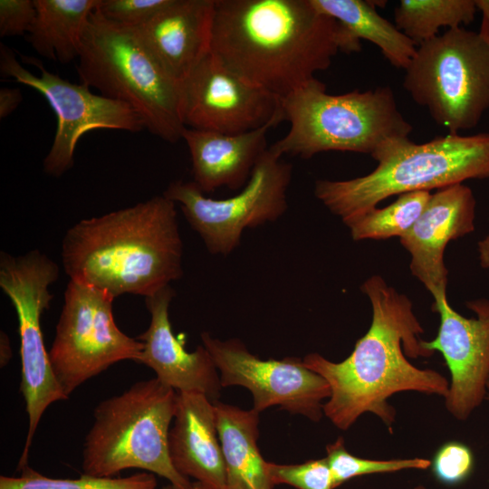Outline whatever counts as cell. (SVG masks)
<instances>
[{
    "instance_id": "obj_23",
    "label": "cell",
    "mask_w": 489,
    "mask_h": 489,
    "mask_svg": "<svg viewBox=\"0 0 489 489\" xmlns=\"http://www.w3.org/2000/svg\"><path fill=\"white\" fill-rule=\"evenodd\" d=\"M321 13L336 19L357 41L377 45L395 67L406 70L417 53L416 43L376 11L371 1L311 0Z\"/></svg>"
},
{
    "instance_id": "obj_34",
    "label": "cell",
    "mask_w": 489,
    "mask_h": 489,
    "mask_svg": "<svg viewBox=\"0 0 489 489\" xmlns=\"http://www.w3.org/2000/svg\"><path fill=\"white\" fill-rule=\"evenodd\" d=\"M12 357V350L10 346V340L8 336L1 331L0 337V362L1 367L5 366Z\"/></svg>"
},
{
    "instance_id": "obj_31",
    "label": "cell",
    "mask_w": 489,
    "mask_h": 489,
    "mask_svg": "<svg viewBox=\"0 0 489 489\" xmlns=\"http://www.w3.org/2000/svg\"><path fill=\"white\" fill-rule=\"evenodd\" d=\"M36 13L34 0H0V36L28 34Z\"/></svg>"
},
{
    "instance_id": "obj_38",
    "label": "cell",
    "mask_w": 489,
    "mask_h": 489,
    "mask_svg": "<svg viewBox=\"0 0 489 489\" xmlns=\"http://www.w3.org/2000/svg\"><path fill=\"white\" fill-rule=\"evenodd\" d=\"M414 489H427V488H426V487L423 486V485H417V486H416Z\"/></svg>"
},
{
    "instance_id": "obj_29",
    "label": "cell",
    "mask_w": 489,
    "mask_h": 489,
    "mask_svg": "<svg viewBox=\"0 0 489 489\" xmlns=\"http://www.w3.org/2000/svg\"><path fill=\"white\" fill-rule=\"evenodd\" d=\"M171 0H99L96 11L110 22L138 28L165 8Z\"/></svg>"
},
{
    "instance_id": "obj_39",
    "label": "cell",
    "mask_w": 489,
    "mask_h": 489,
    "mask_svg": "<svg viewBox=\"0 0 489 489\" xmlns=\"http://www.w3.org/2000/svg\"><path fill=\"white\" fill-rule=\"evenodd\" d=\"M486 388H487V389H488V391H489V379H488ZM487 398L489 399V395H488Z\"/></svg>"
},
{
    "instance_id": "obj_30",
    "label": "cell",
    "mask_w": 489,
    "mask_h": 489,
    "mask_svg": "<svg viewBox=\"0 0 489 489\" xmlns=\"http://www.w3.org/2000/svg\"><path fill=\"white\" fill-rule=\"evenodd\" d=\"M473 468L471 450L458 442L443 446L433 462L435 475L443 483L454 484L465 480Z\"/></svg>"
},
{
    "instance_id": "obj_20",
    "label": "cell",
    "mask_w": 489,
    "mask_h": 489,
    "mask_svg": "<svg viewBox=\"0 0 489 489\" xmlns=\"http://www.w3.org/2000/svg\"><path fill=\"white\" fill-rule=\"evenodd\" d=\"M273 127L236 134L185 128L182 139L190 154L193 182L203 193L245 186L268 149L266 136Z\"/></svg>"
},
{
    "instance_id": "obj_24",
    "label": "cell",
    "mask_w": 489,
    "mask_h": 489,
    "mask_svg": "<svg viewBox=\"0 0 489 489\" xmlns=\"http://www.w3.org/2000/svg\"><path fill=\"white\" fill-rule=\"evenodd\" d=\"M475 0H402L394 11L396 27L417 45L438 35L441 27L472 23Z\"/></svg>"
},
{
    "instance_id": "obj_28",
    "label": "cell",
    "mask_w": 489,
    "mask_h": 489,
    "mask_svg": "<svg viewBox=\"0 0 489 489\" xmlns=\"http://www.w3.org/2000/svg\"><path fill=\"white\" fill-rule=\"evenodd\" d=\"M266 469L273 485L288 484L297 489H334L326 458L297 465L267 462Z\"/></svg>"
},
{
    "instance_id": "obj_19",
    "label": "cell",
    "mask_w": 489,
    "mask_h": 489,
    "mask_svg": "<svg viewBox=\"0 0 489 489\" xmlns=\"http://www.w3.org/2000/svg\"><path fill=\"white\" fill-rule=\"evenodd\" d=\"M168 452L176 470L208 489H227L214 403L199 392H177Z\"/></svg>"
},
{
    "instance_id": "obj_25",
    "label": "cell",
    "mask_w": 489,
    "mask_h": 489,
    "mask_svg": "<svg viewBox=\"0 0 489 489\" xmlns=\"http://www.w3.org/2000/svg\"><path fill=\"white\" fill-rule=\"evenodd\" d=\"M430 196L426 190L401 194L389 206L372 208L344 224L354 241L400 238L418 219Z\"/></svg>"
},
{
    "instance_id": "obj_32",
    "label": "cell",
    "mask_w": 489,
    "mask_h": 489,
    "mask_svg": "<svg viewBox=\"0 0 489 489\" xmlns=\"http://www.w3.org/2000/svg\"><path fill=\"white\" fill-rule=\"evenodd\" d=\"M23 95L18 88L0 89V119L9 116L20 105Z\"/></svg>"
},
{
    "instance_id": "obj_13",
    "label": "cell",
    "mask_w": 489,
    "mask_h": 489,
    "mask_svg": "<svg viewBox=\"0 0 489 489\" xmlns=\"http://www.w3.org/2000/svg\"><path fill=\"white\" fill-rule=\"evenodd\" d=\"M201 340L219 372L222 388H247L254 398L253 408L258 413L279 406L312 421L321 418V401L330 398V385L306 368L302 360H264L252 354L240 340H221L206 331L201 333Z\"/></svg>"
},
{
    "instance_id": "obj_36",
    "label": "cell",
    "mask_w": 489,
    "mask_h": 489,
    "mask_svg": "<svg viewBox=\"0 0 489 489\" xmlns=\"http://www.w3.org/2000/svg\"><path fill=\"white\" fill-rule=\"evenodd\" d=\"M190 489H208V488L203 484L194 481L192 482V485Z\"/></svg>"
},
{
    "instance_id": "obj_12",
    "label": "cell",
    "mask_w": 489,
    "mask_h": 489,
    "mask_svg": "<svg viewBox=\"0 0 489 489\" xmlns=\"http://www.w3.org/2000/svg\"><path fill=\"white\" fill-rule=\"evenodd\" d=\"M22 61L37 67L39 74L25 69L7 45L0 44V72L40 92L57 117L53 144L43 159L46 174L58 177L74 164L79 139L94 129L138 132L145 129L141 118L125 103L93 93L83 83H73L45 69L34 57L21 55Z\"/></svg>"
},
{
    "instance_id": "obj_17",
    "label": "cell",
    "mask_w": 489,
    "mask_h": 489,
    "mask_svg": "<svg viewBox=\"0 0 489 489\" xmlns=\"http://www.w3.org/2000/svg\"><path fill=\"white\" fill-rule=\"evenodd\" d=\"M175 295L169 285L145 298L150 323L138 337L143 342L139 363L150 368L161 383L177 392H199L214 403L222 388L218 370L203 344L189 352L174 335L168 309Z\"/></svg>"
},
{
    "instance_id": "obj_3",
    "label": "cell",
    "mask_w": 489,
    "mask_h": 489,
    "mask_svg": "<svg viewBox=\"0 0 489 489\" xmlns=\"http://www.w3.org/2000/svg\"><path fill=\"white\" fill-rule=\"evenodd\" d=\"M70 280L122 294L150 296L183 275L176 204L156 196L70 227L62 241Z\"/></svg>"
},
{
    "instance_id": "obj_14",
    "label": "cell",
    "mask_w": 489,
    "mask_h": 489,
    "mask_svg": "<svg viewBox=\"0 0 489 489\" xmlns=\"http://www.w3.org/2000/svg\"><path fill=\"white\" fill-rule=\"evenodd\" d=\"M186 128L236 134L284 120L282 100L224 66L211 52L181 83Z\"/></svg>"
},
{
    "instance_id": "obj_6",
    "label": "cell",
    "mask_w": 489,
    "mask_h": 489,
    "mask_svg": "<svg viewBox=\"0 0 489 489\" xmlns=\"http://www.w3.org/2000/svg\"><path fill=\"white\" fill-rule=\"evenodd\" d=\"M286 135L271 147L275 154L311 158L325 151L369 154L385 141L408 137L412 125L388 86L329 94L314 78L283 99Z\"/></svg>"
},
{
    "instance_id": "obj_15",
    "label": "cell",
    "mask_w": 489,
    "mask_h": 489,
    "mask_svg": "<svg viewBox=\"0 0 489 489\" xmlns=\"http://www.w3.org/2000/svg\"><path fill=\"white\" fill-rule=\"evenodd\" d=\"M475 313L465 318L455 312L446 297L434 300L432 311L439 313L440 325L431 341L422 347L443 355L451 373L446 397L448 411L457 419H466L483 401L489 379V300L466 302Z\"/></svg>"
},
{
    "instance_id": "obj_7",
    "label": "cell",
    "mask_w": 489,
    "mask_h": 489,
    "mask_svg": "<svg viewBox=\"0 0 489 489\" xmlns=\"http://www.w3.org/2000/svg\"><path fill=\"white\" fill-rule=\"evenodd\" d=\"M177 399L175 389L153 378L100 402L84 439L83 474L113 477L136 468L158 475L177 489H190L192 482L176 470L168 452Z\"/></svg>"
},
{
    "instance_id": "obj_4",
    "label": "cell",
    "mask_w": 489,
    "mask_h": 489,
    "mask_svg": "<svg viewBox=\"0 0 489 489\" xmlns=\"http://www.w3.org/2000/svg\"><path fill=\"white\" fill-rule=\"evenodd\" d=\"M371 157L378 166L366 176L315 182L316 198L343 223L395 195L489 178V133H448L420 144L394 138Z\"/></svg>"
},
{
    "instance_id": "obj_18",
    "label": "cell",
    "mask_w": 489,
    "mask_h": 489,
    "mask_svg": "<svg viewBox=\"0 0 489 489\" xmlns=\"http://www.w3.org/2000/svg\"><path fill=\"white\" fill-rule=\"evenodd\" d=\"M215 0H171L134 28L163 70L181 84L210 53Z\"/></svg>"
},
{
    "instance_id": "obj_33",
    "label": "cell",
    "mask_w": 489,
    "mask_h": 489,
    "mask_svg": "<svg viewBox=\"0 0 489 489\" xmlns=\"http://www.w3.org/2000/svg\"><path fill=\"white\" fill-rule=\"evenodd\" d=\"M476 9L482 14V22L478 33L489 40V0H475Z\"/></svg>"
},
{
    "instance_id": "obj_37",
    "label": "cell",
    "mask_w": 489,
    "mask_h": 489,
    "mask_svg": "<svg viewBox=\"0 0 489 489\" xmlns=\"http://www.w3.org/2000/svg\"><path fill=\"white\" fill-rule=\"evenodd\" d=\"M161 489H177V488L176 486H174L173 484H168L163 486Z\"/></svg>"
},
{
    "instance_id": "obj_8",
    "label": "cell",
    "mask_w": 489,
    "mask_h": 489,
    "mask_svg": "<svg viewBox=\"0 0 489 489\" xmlns=\"http://www.w3.org/2000/svg\"><path fill=\"white\" fill-rule=\"evenodd\" d=\"M403 87L449 133L474 129L489 110V40L464 27L418 45Z\"/></svg>"
},
{
    "instance_id": "obj_5",
    "label": "cell",
    "mask_w": 489,
    "mask_h": 489,
    "mask_svg": "<svg viewBox=\"0 0 489 489\" xmlns=\"http://www.w3.org/2000/svg\"><path fill=\"white\" fill-rule=\"evenodd\" d=\"M77 73L81 83L130 107L151 134L170 143L182 139L181 84L134 28L110 22L95 9L82 38Z\"/></svg>"
},
{
    "instance_id": "obj_10",
    "label": "cell",
    "mask_w": 489,
    "mask_h": 489,
    "mask_svg": "<svg viewBox=\"0 0 489 489\" xmlns=\"http://www.w3.org/2000/svg\"><path fill=\"white\" fill-rule=\"evenodd\" d=\"M292 166L271 149L264 152L244 189L222 199L205 196L193 181L175 180L163 196L180 209L212 254L228 255L245 229L275 222L287 210Z\"/></svg>"
},
{
    "instance_id": "obj_22",
    "label": "cell",
    "mask_w": 489,
    "mask_h": 489,
    "mask_svg": "<svg viewBox=\"0 0 489 489\" xmlns=\"http://www.w3.org/2000/svg\"><path fill=\"white\" fill-rule=\"evenodd\" d=\"M36 18L27 34L41 56L62 64L78 59L82 38L99 0H34Z\"/></svg>"
},
{
    "instance_id": "obj_2",
    "label": "cell",
    "mask_w": 489,
    "mask_h": 489,
    "mask_svg": "<svg viewBox=\"0 0 489 489\" xmlns=\"http://www.w3.org/2000/svg\"><path fill=\"white\" fill-rule=\"evenodd\" d=\"M372 306V321L350 355L332 362L319 353L307 354L302 364L329 383L331 396L323 414L340 429H348L366 412L377 415L391 431L395 409L387 399L397 392L417 391L446 397V379L433 369H420L405 357H427L417 336L423 328L412 302L379 275L360 286Z\"/></svg>"
},
{
    "instance_id": "obj_35",
    "label": "cell",
    "mask_w": 489,
    "mask_h": 489,
    "mask_svg": "<svg viewBox=\"0 0 489 489\" xmlns=\"http://www.w3.org/2000/svg\"><path fill=\"white\" fill-rule=\"evenodd\" d=\"M478 254L481 266L489 269V235L479 241Z\"/></svg>"
},
{
    "instance_id": "obj_9",
    "label": "cell",
    "mask_w": 489,
    "mask_h": 489,
    "mask_svg": "<svg viewBox=\"0 0 489 489\" xmlns=\"http://www.w3.org/2000/svg\"><path fill=\"white\" fill-rule=\"evenodd\" d=\"M59 276V266L39 250L22 255L0 254V287L17 315L22 364L21 391L28 416V430L18 462L27 466L35 430L47 408L69 398L53 372L41 328L43 312L53 299L50 286Z\"/></svg>"
},
{
    "instance_id": "obj_26",
    "label": "cell",
    "mask_w": 489,
    "mask_h": 489,
    "mask_svg": "<svg viewBox=\"0 0 489 489\" xmlns=\"http://www.w3.org/2000/svg\"><path fill=\"white\" fill-rule=\"evenodd\" d=\"M154 474L142 472L127 477H99L82 474L75 479L52 478L26 466L20 476H0V489H156Z\"/></svg>"
},
{
    "instance_id": "obj_11",
    "label": "cell",
    "mask_w": 489,
    "mask_h": 489,
    "mask_svg": "<svg viewBox=\"0 0 489 489\" xmlns=\"http://www.w3.org/2000/svg\"><path fill=\"white\" fill-rule=\"evenodd\" d=\"M114 297L93 286L70 280L48 351L64 394L122 360L139 362L143 342L121 331L114 320Z\"/></svg>"
},
{
    "instance_id": "obj_16",
    "label": "cell",
    "mask_w": 489,
    "mask_h": 489,
    "mask_svg": "<svg viewBox=\"0 0 489 489\" xmlns=\"http://www.w3.org/2000/svg\"><path fill=\"white\" fill-rule=\"evenodd\" d=\"M475 198L463 183L431 194L422 214L399 240L410 254L409 268L432 294L446 297L448 270L444 263L446 244L475 230Z\"/></svg>"
},
{
    "instance_id": "obj_1",
    "label": "cell",
    "mask_w": 489,
    "mask_h": 489,
    "mask_svg": "<svg viewBox=\"0 0 489 489\" xmlns=\"http://www.w3.org/2000/svg\"><path fill=\"white\" fill-rule=\"evenodd\" d=\"M355 40L311 0H215L211 53L248 83L281 100L329 68Z\"/></svg>"
},
{
    "instance_id": "obj_21",
    "label": "cell",
    "mask_w": 489,
    "mask_h": 489,
    "mask_svg": "<svg viewBox=\"0 0 489 489\" xmlns=\"http://www.w3.org/2000/svg\"><path fill=\"white\" fill-rule=\"evenodd\" d=\"M227 489H273L257 439L259 413L214 402Z\"/></svg>"
},
{
    "instance_id": "obj_27",
    "label": "cell",
    "mask_w": 489,
    "mask_h": 489,
    "mask_svg": "<svg viewBox=\"0 0 489 489\" xmlns=\"http://www.w3.org/2000/svg\"><path fill=\"white\" fill-rule=\"evenodd\" d=\"M325 457L330 466L332 485L336 487L353 477L378 473H392L405 469H427L431 461L425 458L371 460L357 457L348 452L342 437L326 446Z\"/></svg>"
}]
</instances>
